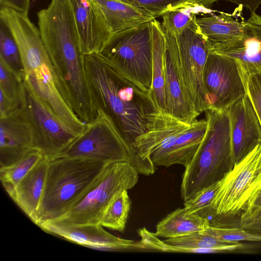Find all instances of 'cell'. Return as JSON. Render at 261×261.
Segmentation results:
<instances>
[{
    "label": "cell",
    "mask_w": 261,
    "mask_h": 261,
    "mask_svg": "<svg viewBox=\"0 0 261 261\" xmlns=\"http://www.w3.org/2000/svg\"><path fill=\"white\" fill-rule=\"evenodd\" d=\"M83 64L95 109L111 118L132 147L136 139L146 132L149 117L158 109L152 97L116 71L99 53L83 55Z\"/></svg>",
    "instance_id": "6da1fadb"
},
{
    "label": "cell",
    "mask_w": 261,
    "mask_h": 261,
    "mask_svg": "<svg viewBox=\"0 0 261 261\" xmlns=\"http://www.w3.org/2000/svg\"><path fill=\"white\" fill-rule=\"evenodd\" d=\"M0 19L12 32L19 48L24 69L22 81L63 123L76 134L85 123L74 113L51 64L39 28L28 15L1 7Z\"/></svg>",
    "instance_id": "7a4b0ae2"
},
{
    "label": "cell",
    "mask_w": 261,
    "mask_h": 261,
    "mask_svg": "<svg viewBox=\"0 0 261 261\" xmlns=\"http://www.w3.org/2000/svg\"><path fill=\"white\" fill-rule=\"evenodd\" d=\"M205 119L185 123L158 109L149 117L148 129L132 145L138 159L150 175L156 166L186 167L199 148L207 129Z\"/></svg>",
    "instance_id": "3957f363"
},
{
    "label": "cell",
    "mask_w": 261,
    "mask_h": 261,
    "mask_svg": "<svg viewBox=\"0 0 261 261\" xmlns=\"http://www.w3.org/2000/svg\"><path fill=\"white\" fill-rule=\"evenodd\" d=\"M205 112L208 124L205 136L182 176L180 195L184 201L219 181L234 164L227 110L208 109Z\"/></svg>",
    "instance_id": "277c9868"
},
{
    "label": "cell",
    "mask_w": 261,
    "mask_h": 261,
    "mask_svg": "<svg viewBox=\"0 0 261 261\" xmlns=\"http://www.w3.org/2000/svg\"><path fill=\"white\" fill-rule=\"evenodd\" d=\"M48 160L43 194L35 222L38 226L65 215L106 164L62 156Z\"/></svg>",
    "instance_id": "5b68a950"
},
{
    "label": "cell",
    "mask_w": 261,
    "mask_h": 261,
    "mask_svg": "<svg viewBox=\"0 0 261 261\" xmlns=\"http://www.w3.org/2000/svg\"><path fill=\"white\" fill-rule=\"evenodd\" d=\"M38 28L56 72L72 77L83 69V55L70 0H51L37 13Z\"/></svg>",
    "instance_id": "8992f818"
},
{
    "label": "cell",
    "mask_w": 261,
    "mask_h": 261,
    "mask_svg": "<svg viewBox=\"0 0 261 261\" xmlns=\"http://www.w3.org/2000/svg\"><path fill=\"white\" fill-rule=\"evenodd\" d=\"M151 21L112 34L99 53L119 73L149 94L153 59Z\"/></svg>",
    "instance_id": "52a82bcc"
},
{
    "label": "cell",
    "mask_w": 261,
    "mask_h": 261,
    "mask_svg": "<svg viewBox=\"0 0 261 261\" xmlns=\"http://www.w3.org/2000/svg\"><path fill=\"white\" fill-rule=\"evenodd\" d=\"M58 156L105 164L127 162L139 174L148 176L145 168L111 118L100 109L97 110L96 117L85 123L83 130Z\"/></svg>",
    "instance_id": "ba28073f"
},
{
    "label": "cell",
    "mask_w": 261,
    "mask_h": 261,
    "mask_svg": "<svg viewBox=\"0 0 261 261\" xmlns=\"http://www.w3.org/2000/svg\"><path fill=\"white\" fill-rule=\"evenodd\" d=\"M139 173L130 163L106 164L60 221L71 224H100L102 215L112 199L137 184Z\"/></svg>",
    "instance_id": "9c48e42d"
},
{
    "label": "cell",
    "mask_w": 261,
    "mask_h": 261,
    "mask_svg": "<svg viewBox=\"0 0 261 261\" xmlns=\"http://www.w3.org/2000/svg\"><path fill=\"white\" fill-rule=\"evenodd\" d=\"M261 190V144L257 146L219 181L208 217L241 214Z\"/></svg>",
    "instance_id": "30bf717a"
},
{
    "label": "cell",
    "mask_w": 261,
    "mask_h": 261,
    "mask_svg": "<svg viewBox=\"0 0 261 261\" xmlns=\"http://www.w3.org/2000/svg\"><path fill=\"white\" fill-rule=\"evenodd\" d=\"M19 108L35 134V149L50 159L58 156L77 137L21 81Z\"/></svg>",
    "instance_id": "8fae6325"
},
{
    "label": "cell",
    "mask_w": 261,
    "mask_h": 261,
    "mask_svg": "<svg viewBox=\"0 0 261 261\" xmlns=\"http://www.w3.org/2000/svg\"><path fill=\"white\" fill-rule=\"evenodd\" d=\"M196 18L181 31L173 33L183 76L196 111L200 115L209 109L203 77L210 50L199 30Z\"/></svg>",
    "instance_id": "7c38bea8"
},
{
    "label": "cell",
    "mask_w": 261,
    "mask_h": 261,
    "mask_svg": "<svg viewBox=\"0 0 261 261\" xmlns=\"http://www.w3.org/2000/svg\"><path fill=\"white\" fill-rule=\"evenodd\" d=\"M203 78L209 109L226 110L247 93L239 64L229 57L210 51Z\"/></svg>",
    "instance_id": "4fadbf2b"
},
{
    "label": "cell",
    "mask_w": 261,
    "mask_h": 261,
    "mask_svg": "<svg viewBox=\"0 0 261 261\" xmlns=\"http://www.w3.org/2000/svg\"><path fill=\"white\" fill-rule=\"evenodd\" d=\"M165 37L164 70L166 113L191 124L199 114L192 101L185 81L174 33L163 30Z\"/></svg>",
    "instance_id": "5bb4252c"
},
{
    "label": "cell",
    "mask_w": 261,
    "mask_h": 261,
    "mask_svg": "<svg viewBox=\"0 0 261 261\" xmlns=\"http://www.w3.org/2000/svg\"><path fill=\"white\" fill-rule=\"evenodd\" d=\"M44 231L70 242L96 249L118 252H153L140 241L116 237L101 224H71L60 221L45 223L39 226Z\"/></svg>",
    "instance_id": "9a60e30c"
},
{
    "label": "cell",
    "mask_w": 261,
    "mask_h": 261,
    "mask_svg": "<svg viewBox=\"0 0 261 261\" xmlns=\"http://www.w3.org/2000/svg\"><path fill=\"white\" fill-rule=\"evenodd\" d=\"M227 110L235 164L261 144V124L247 93Z\"/></svg>",
    "instance_id": "2e32d148"
},
{
    "label": "cell",
    "mask_w": 261,
    "mask_h": 261,
    "mask_svg": "<svg viewBox=\"0 0 261 261\" xmlns=\"http://www.w3.org/2000/svg\"><path fill=\"white\" fill-rule=\"evenodd\" d=\"M35 142L34 129L19 107L0 117V168L20 160L35 149Z\"/></svg>",
    "instance_id": "e0dca14e"
},
{
    "label": "cell",
    "mask_w": 261,
    "mask_h": 261,
    "mask_svg": "<svg viewBox=\"0 0 261 261\" xmlns=\"http://www.w3.org/2000/svg\"><path fill=\"white\" fill-rule=\"evenodd\" d=\"M83 55L99 53L112 33L95 0H70Z\"/></svg>",
    "instance_id": "ac0fdd59"
},
{
    "label": "cell",
    "mask_w": 261,
    "mask_h": 261,
    "mask_svg": "<svg viewBox=\"0 0 261 261\" xmlns=\"http://www.w3.org/2000/svg\"><path fill=\"white\" fill-rule=\"evenodd\" d=\"M215 53L236 60L245 79L261 72V16L251 13L245 21L241 37Z\"/></svg>",
    "instance_id": "d6986e66"
},
{
    "label": "cell",
    "mask_w": 261,
    "mask_h": 261,
    "mask_svg": "<svg viewBox=\"0 0 261 261\" xmlns=\"http://www.w3.org/2000/svg\"><path fill=\"white\" fill-rule=\"evenodd\" d=\"M241 13V10L236 9L233 14L220 12L196 18L210 52L215 53L241 37L245 20Z\"/></svg>",
    "instance_id": "ffe728a7"
},
{
    "label": "cell",
    "mask_w": 261,
    "mask_h": 261,
    "mask_svg": "<svg viewBox=\"0 0 261 261\" xmlns=\"http://www.w3.org/2000/svg\"><path fill=\"white\" fill-rule=\"evenodd\" d=\"M48 164V160L43 157L8 193L34 223L43 194Z\"/></svg>",
    "instance_id": "44dd1931"
},
{
    "label": "cell",
    "mask_w": 261,
    "mask_h": 261,
    "mask_svg": "<svg viewBox=\"0 0 261 261\" xmlns=\"http://www.w3.org/2000/svg\"><path fill=\"white\" fill-rule=\"evenodd\" d=\"M95 1L100 7L112 34L155 18L147 11L121 0Z\"/></svg>",
    "instance_id": "7402d4cb"
},
{
    "label": "cell",
    "mask_w": 261,
    "mask_h": 261,
    "mask_svg": "<svg viewBox=\"0 0 261 261\" xmlns=\"http://www.w3.org/2000/svg\"><path fill=\"white\" fill-rule=\"evenodd\" d=\"M210 225L207 218L190 213L184 207L176 209L160 221L154 233L166 239L177 238L202 232Z\"/></svg>",
    "instance_id": "603a6c76"
},
{
    "label": "cell",
    "mask_w": 261,
    "mask_h": 261,
    "mask_svg": "<svg viewBox=\"0 0 261 261\" xmlns=\"http://www.w3.org/2000/svg\"><path fill=\"white\" fill-rule=\"evenodd\" d=\"M153 38L152 79L150 96L158 109L166 113L164 55L165 37L161 23L154 19L151 21Z\"/></svg>",
    "instance_id": "cb8c5ba5"
},
{
    "label": "cell",
    "mask_w": 261,
    "mask_h": 261,
    "mask_svg": "<svg viewBox=\"0 0 261 261\" xmlns=\"http://www.w3.org/2000/svg\"><path fill=\"white\" fill-rule=\"evenodd\" d=\"M166 244L179 248L180 252L218 253L232 251L240 246L239 242L219 240L201 232H196L180 237L166 239Z\"/></svg>",
    "instance_id": "d4e9b609"
},
{
    "label": "cell",
    "mask_w": 261,
    "mask_h": 261,
    "mask_svg": "<svg viewBox=\"0 0 261 261\" xmlns=\"http://www.w3.org/2000/svg\"><path fill=\"white\" fill-rule=\"evenodd\" d=\"M127 191L118 194L108 204L100 220L103 227L121 232L124 231L132 204Z\"/></svg>",
    "instance_id": "484cf974"
},
{
    "label": "cell",
    "mask_w": 261,
    "mask_h": 261,
    "mask_svg": "<svg viewBox=\"0 0 261 261\" xmlns=\"http://www.w3.org/2000/svg\"><path fill=\"white\" fill-rule=\"evenodd\" d=\"M150 13L155 18L175 8L194 7L208 11L220 0H121Z\"/></svg>",
    "instance_id": "4316f807"
},
{
    "label": "cell",
    "mask_w": 261,
    "mask_h": 261,
    "mask_svg": "<svg viewBox=\"0 0 261 261\" xmlns=\"http://www.w3.org/2000/svg\"><path fill=\"white\" fill-rule=\"evenodd\" d=\"M43 157L40 151L34 149L12 166L0 168L1 180L8 194Z\"/></svg>",
    "instance_id": "83f0119b"
},
{
    "label": "cell",
    "mask_w": 261,
    "mask_h": 261,
    "mask_svg": "<svg viewBox=\"0 0 261 261\" xmlns=\"http://www.w3.org/2000/svg\"><path fill=\"white\" fill-rule=\"evenodd\" d=\"M0 59L22 80L24 69L18 44L8 26L1 19Z\"/></svg>",
    "instance_id": "f1b7e54d"
},
{
    "label": "cell",
    "mask_w": 261,
    "mask_h": 261,
    "mask_svg": "<svg viewBox=\"0 0 261 261\" xmlns=\"http://www.w3.org/2000/svg\"><path fill=\"white\" fill-rule=\"evenodd\" d=\"M208 11L194 7H185L169 10L161 16L162 29L176 33L186 28L196 15L207 13Z\"/></svg>",
    "instance_id": "f546056e"
},
{
    "label": "cell",
    "mask_w": 261,
    "mask_h": 261,
    "mask_svg": "<svg viewBox=\"0 0 261 261\" xmlns=\"http://www.w3.org/2000/svg\"><path fill=\"white\" fill-rule=\"evenodd\" d=\"M218 188L219 181L202 189L193 197L184 201V207L190 213L208 219L210 206Z\"/></svg>",
    "instance_id": "4dcf8cb0"
},
{
    "label": "cell",
    "mask_w": 261,
    "mask_h": 261,
    "mask_svg": "<svg viewBox=\"0 0 261 261\" xmlns=\"http://www.w3.org/2000/svg\"><path fill=\"white\" fill-rule=\"evenodd\" d=\"M201 232L227 242H261V236L251 233L241 227L225 228L210 225Z\"/></svg>",
    "instance_id": "1f68e13d"
},
{
    "label": "cell",
    "mask_w": 261,
    "mask_h": 261,
    "mask_svg": "<svg viewBox=\"0 0 261 261\" xmlns=\"http://www.w3.org/2000/svg\"><path fill=\"white\" fill-rule=\"evenodd\" d=\"M22 80L0 59V90L10 99L19 101Z\"/></svg>",
    "instance_id": "d6a6232c"
},
{
    "label": "cell",
    "mask_w": 261,
    "mask_h": 261,
    "mask_svg": "<svg viewBox=\"0 0 261 261\" xmlns=\"http://www.w3.org/2000/svg\"><path fill=\"white\" fill-rule=\"evenodd\" d=\"M245 80L247 93L261 124V72L249 74Z\"/></svg>",
    "instance_id": "836d02e7"
},
{
    "label": "cell",
    "mask_w": 261,
    "mask_h": 261,
    "mask_svg": "<svg viewBox=\"0 0 261 261\" xmlns=\"http://www.w3.org/2000/svg\"><path fill=\"white\" fill-rule=\"evenodd\" d=\"M241 227L261 236V211L245 210L241 214Z\"/></svg>",
    "instance_id": "e575fe53"
},
{
    "label": "cell",
    "mask_w": 261,
    "mask_h": 261,
    "mask_svg": "<svg viewBox=\"0 0 261 261\" xmlns=\"http://www.w3.org/2000/svg\"><path fill=\"white\" fill-rule=\"evenodd\" d=\"M30 0H0L1 7L12 9L28 15Z\"/></svg>",
    "instance_id": "d590c367"
},
{
    "label": "cell",
    "mask_w": 261,
    "mask_h": 261,
    "mask_svg": "<svg viewBox=\"0 0 261 261\" xmlns=\"http://www.w3.org/2000/svg\"><path fill=\"white\" fill-rule=\"evenodd\" d=\"M18 106L19 101L11 100L0 90V117L10 114L16 109Z\"/></svg>",
    "instance_id": "8d00e7d4"
},
{
    "label": "cell",
    "mask_w": 261,
    "mask_h": 261,
    "mask_svg": "<svg viewBox=\"0 0 261 261\" xmlns=\"http://www.w3.org/2000/svg\"><path fill=\"white\" fill-rule=\"evenodd\" d=\"M239 6L245 7L251 13L255 12L261 4V0H226Z\"/></svg>",
    "instance_id": "74e56055"
},
{
    "label": "cell",
    "mask_w": 261,
    "mask_h": 261,
    "mask_svg": "<svg viewBox=\"0 0 261 261\" xmlns=\"http://www.w3.org/2000/svg\"><path fill=\"white\" fill-rule=\"evenodd\" d=\"M245 210L261 211V190Z\"/></svg>",
    "instance_id": "f35d334b"
}]
</instances>
